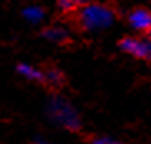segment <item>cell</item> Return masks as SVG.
Instances as JSON below:
<instances>
[{"instance_id": "3", "label": "cell", "mask_w": 151, "mask_h": 144, "mask_svg": "<svg viewBox=\"0 0 151 144\" xmlns=\"http://www.w3.org/2000/svg\"><path fill=\"white\" fill-rule=\"evenodd\" d=\"M120 48L134 58L151 60V38H138V37H124L120 42Z\"/></svg>"}, {"instance_id": "4", "label": "cell", "mask_w": 151, "mask_h": 144, "mask_svg": "<svg viewBox=\"0 0 151 144\" xmlns=\"http://www.w3.org/2000/svg\"><path fill=\"white\" fill-rule=\"evenodd\" d=\"M128 23L139 33L151 35V10L145 7H136L128 13Z\"/></svg>"}, {"instance_id": "9", "label": "cell", "mask_w": 151, "mask_h": 144, "mask_svg": "<svg viewBox=\"0 0 151 144\" xmlns=\"http://www.w3.org/2000/svg\"><path fill=\"white\" fill-rule=\"evenodd\" d=\"M57 7L62 12L70 13V12H78L81 5L80 2H75V0H60V2H57Z\"/></svg>"}, {"instance_id": "10", "label": "cell", "mask_w": 151, "mask_h": 144, "mask_svg": "<svg viewBox=\"0 0 151 144\" xmlns=\"http://www.w3.org/2000/svg\"><path fill=\"white\" fill-rule=\"evenodd\" d=\"M90 144H121V143L113 139V138H110V136H100V138H95Z\"/></svg>"}, {"instance_id": "1", "label": "cell", "mask_w": 151, "mask_h": 144, "mask_svg": "<svg viewBox=\"0 0 151 144\" xmlns=\"http://www.w3.org/2000/svg\"><path fill=\"white\" fill-rule=\"evenodd\" d=\"M76 20L85 32H103L115 22V10L103 4H81L76 12Z\"/></svg>"}, {"instance_id": "2", "label": "cell", "mask_w": 151, "mask_h": 144, "mask_svg": "<svg viewBox=\"0 0 151 144\" xmlns=\"http://www.w3.org/2000/svg\"><path fill=\"white\" fill-rule=\"evenodd\" d=\"M47 116L53 124L68 131H78L81 128V118L76 108L63 96H52L48 100Z\"/></svg>"}, {"instance_id": "6", "label": "cell", "mask_w": 151, "mask_h": 144, "mask_svg": "<svg viewBox=\"0 0 151 144\" xmlns=\"http://www.w3.org/2000/svg\"><path fill=\"white\" fill-rule=\"evenodd\" d=\"M17 71L18 75H22L23 78L28 80V81H37V83H43L45 81V73L40 68H37V66L30 65V63H20L17 66Z\"/></svg>"}, {"instance_id": "12", "label": "cell", "mask_w": 151, "mask_h": 144, "mask_svg": "<svg viewBox=\"0 0 151 144\" xmlns=\"http://www.w3.org/2000/svg\"><path fill=\"white\" fill-rule=\"evenodd\" d=\"M150 38H151V35H150Z\"/></svg>"}, {"instance_id": "8", "label": "cell", "mask_w": 151, "mask_h": 144, "mask_svg": "<svg viewBox=\"0 0 151 144\" xmlns=\"http://www.w3.org/2000/svg\"><path fill=\"white\" fill-rule=\"evenodd\" d=\"M45 81L50 85H55V86H58V85L63 83V75L62 71L55 70V68H52V70L45 71Z\"/></svg>"}, {"instance_id": "5", "label": "cell", "mask_w": 151, "mask_h": 144, "mask_svg": "<svg viewBox=\"0 0 151 144\" xmlns=\"http://www.w3.org/2000/svg\"><path fill=\"white\" fill-rule=\"evenodd\" d=\"M43 38L52 42V43H65L68 38H70V33L65 27L62 25H52V27H47L43 30Z\"/></svg>"}, {"instance_id": "7", "label": "cell", "mask_w": 151, "mask_h": 144, "mask_svg": "<svg viewBox=\"0 0 151 144\" xmlns=\"http://www.w3.org/2000/svg\"><path fill=\"white\" fill-rule=\"evenodd\" d=\"M45 9L42 5H27L25 9L22 10V17L27 20L28 23H33V25H38L45 20Z\"/></svg>"}, {"instance_id": "11", "label": "cell", "mask_w": 151, "mask_h": 144, "mask_svg": "<svg viewBox=\"0 0 151 144\" xmlns=\"http://www.w3.org/2000/svg\"><path fill=\"white\" fill-rule=\"evenodd\" d=\"M35 144H50V143H48V141L40 139V138H38V139H35Z\"/></svg>"}]
</instances>
